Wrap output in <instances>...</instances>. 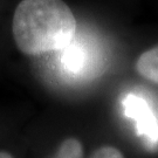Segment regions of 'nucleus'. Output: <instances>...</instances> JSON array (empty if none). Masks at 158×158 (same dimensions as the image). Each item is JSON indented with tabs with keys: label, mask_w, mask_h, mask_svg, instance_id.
<instances>
[{
	"label": "nucleus",
	"mask_w": 158,
	"mask_h": 158,
	"mask_svg": "<svg viewBox=\"0 0 158 158\" xmlns=\"http://www.w3.org/2000/svg\"><path fill=\"white\" fill-rule=\"evenodd\" d=\"M76 28L73 12L62 0H21L12 21L15 45L31 56L63 49L74 40Z\"/></svg>",
	"instance_id": "1"
},
{
	"label": "nucleus",
	"mask_w": 158,
	"mask_h": 158,
	"mask_svg": "<svg viewBox=\"0 0 158 158\" xmlns=\"http://www.w3.org/2000/svg\"><path fill=\"white\" fill-rule=\"evenodd\" d=\"M125 115L136 122L138 136H142L148 144L155 145L158 143V119L143 97L134 94L125 96L123 101Z\"/></svg>",
	"instance_id": "2"
},
{
	"label": "nucleus",
	"mask_w": 158,
	"mask_h": 158,
	"mask_svg": "<svg viewBox=\"0 0 158 158\" xmlns=\"http://www.w3.org/2000/svg\"><path fill=\"white\" fill-rule=\"evenodd\" d=\"M53 158H83L82 143L76 138H67L60 144Z\"/></svg>",
	"instance_id": "4"
},
{
	"label": "nucleus",
	"mask_w": 158,
	"mask_h": 158,
	"mask_svg": "<svg viewBox=\"0 0 158 158\" xmlns=\"http://www.w3.org/2000/svg\"><path fill=\"white\" fill-rule=\"evenodd\" d=\"M0 158H13L10 152H6V151H0Z\"/></svg>",
	"instance_id": "6"
},
{
	"label": "nucleus",
	"mask_w": 158,
	"mask_h": 158,
	"mask_svg": "<svg viewBox=\"0 0 158 158\" xmlns=\"http://www.w3.org/2000/svg\"><path fill=\"white\" fill-rule=\"evenodd\" d=\"M136 70L142 77L158 85V46L142 53L136 62Z\"/></svg>",
	"instance_id": "3"
},
{
	"label": "nucleus",
	"mask_w": 158,
	"mask_h": 158,
	"mask_svg": "<svg viewBox=\"0 0 158 158\" xmlns=\"http://www.w3.org/2000/svg\"><path fill=\"white\" fill-rule=\"evenodd\" d=\"M90 158H124V156L117 148L104 145V147L97 149L95 152L91 155Z\"/></svg>",
	"instance_id": "5"
}]
</instances>
